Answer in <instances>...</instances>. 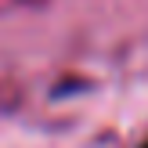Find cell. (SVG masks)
<instances>
[{"instance_id": "6da1fadb", "label": "cell", "mask_w": 148, "mask_h": 148, "mask_svg": "<svg viewBox=\"0 0 148 148\" xmlns=\"http://www.w3.org/2000/svg\"><path fill=\"white\" fill-rule=\"evenodd\" d=\"M141 148H148V141H145V145H141Z\"/></svg>"}]
</instances>
